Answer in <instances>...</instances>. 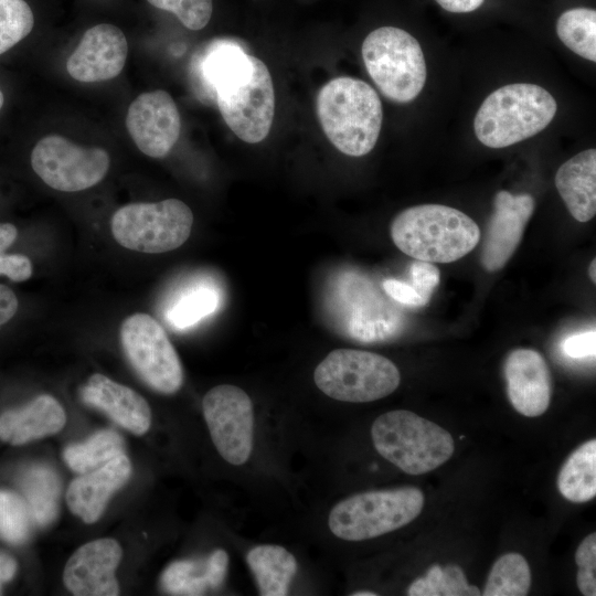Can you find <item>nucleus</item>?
Wrapping results in <instances>:
<instances>
[{
  "mask_svg": "<svg viewBox=\"0 0 596 596\" xmlns=\"http://www.w3.org/2000/svg\"><path fill=\"white\" fill-rule=\"evenodd\" d=\"M317 115L330 142L351 157L368 155L375 146L382 126V103L368 83L340 76L318 92Z\"/></svg>",
  "mask_w": 596,
  "mask_h": 596,
  "instance_id": "nucleus-1",
  "label": "nucleus"
},
{
  "mask_svg": "<svg viewBox=\"0 0 596 596\" xmlns=\"http://www.w3.org/2000/svg\"><path fill=\"white\" fill-rule=\"evenodd\" d=\"M391 237L404 254L428 263H451L480 241L477 223L464 212L422 204L403 210L391 224Z\"/></svg>",
  "mask_w": 596,
  "mask_h": 596,
  "instance_id": "nucleus-2",
  "label": "nucleus"
},
{
  "mask_svg": "<svg viewBox=\"0 0 596 596\" xmlns=\"http://www.w3.org/2000/svg\"><path fill=\"white\" fill-rule=\"evenodd\" d=\"M556 109L554 97L543 87L508 84L482 102L473 121L475 134L489 148L509 147L546 128Z\"/></svg>",
  "mask_w": 596,
  "mask_h": 596,
  "instance_id": "nucleus-3",
  "label": "nucleus"
},
{
  "mask_svg": "<svg viewBox=\"0 0 596 596\" xmlns=\"http://www.w3.org/2000/svg\"><path fill=\"white\" fill-rule=\"evenodd\" d=\"M326 309L338 329L365 343L396 337L406 322L403 312L369 278L351 270L330 281Z\"/></svg>",
  "mask_w": 596,
  "mask_h": 596,
  "instance_id": "nucleus-4",
  "label": "nucleus"
},
{
  "mask_svg": "<svg viewBox=\"0 0 596 596\" xmlns=\"http://www.w3.org/2000/svg\"><path fill=\"white\" fill-rule=\"evenodd\" d=\"M371 436L383 458L415 476L441 466L455 448L446 429L405 409L380 415L372 424Z\"/></svg>",
  "mask_w": 596,
  "mask_h": 596,
  "instance_id": "nucleus-5",
  "label": "nucleus"
},
{
  "mask_svg": "<svg viewBox=\"0 0 596 596\" xmlns=\"http://www.w3.org/2000/svg\"><path fill=\"white\" fill-rule=\"evenodd\" d=\"M214 103L236 137L248 143L264 140L275 114L274 86L266 64L249 54L243 65L215 85Z\"/></svg>",
  "mask_w": 596,
  "mask_h": 596,
  "instance_id": "nucleus-6",
  "label": "nucleus"
},
{
  "mask_svg": "<svg viewBox=\"0 0 596 596\" xmlns=\"http://www.w3.org/2000/svg\"><path fill=\"white\" fill-rule=\"evenodd\" d=\"M423 507L424 493L415 487L366 491L338 502L328 525L339 539L363 541L408 524Z\"/></svg>",
  "mask_w": 596,
  "mask_h": 596,
  "instance_id": "nucleus-7",
  "label": "nucleus"
},
{
  "mask_svg": "<svg viewBox=\"0 0 596 596\" xmlns=\"http://www.w3.org/2000/svg\"><path fill=\"white\" fill-rule=\"evenodd\" d=\"M365 68L381 93L396 103H409L426 82V63L418 41L405 30L382 26L362 43Z\"/></svg>",
  "mask_w": 596,
  "mask_h": 596,
  "instance_id": "nucleus-8",
  "label": "nucleus"
},
{
  "mask_svg": "<svg viewBox=\"0 0 596 596\" xmlns=\"http://www.w3.org/2000/svg\"><path fill=\"white\" fill-rule=\"evenodd\" d=\"M318 389L342 402L366 403L392 394L401 374L387 358L363 350L337 349L315 369Z\"/></svg>",
  "mask_w": 596,
  "mask_h": 596,
  "instance_id": "nucleus-9",
  "label": "nucleus"
},
{
  "mask_svg": "<svg viewBox=\"0 0 596 596\" xmlns=\"http://www.w3.org/2000/svg\"><path fill=\"white\" fill-rule=\"evenodd\" d=\"M193 224L191 209L181 200L130 203L111 217L114 238L125 248L159 254L173 251L189 238Z\"/></svg>",
  "mask_w": 596,
  "mask_h": 596,
  "instance_id": "nucleus-10",
  "label": "nucleus"
},
{
  "mask_svg": "<svg viewBox=\"0 0 596 596\" xmlns=\"http://www.w3.org/2000/svg\"><path fill=\"white\" fill-rule=\"evenodd\" d=\"M124 352L137 374L152 390L175 393L183 383L179 355L162 326L147 313H134L120 327Z\"/></svg>",
  "mask_w": 596,
  "mask_h": 596,
  "instance_id": "nucleus-11",
  "label": "nucleus"
},
{
  "mask_svg": "<svg viewBox=\"0 0 596 596\" xmlns=\"http://www.w3.org/2000/svg\"><path fill=\"white\" fill-rule=\"evenodd\" d=\"M109 156L100 148L79 147L58 135H49L34 146L31 166L52 189L86 190L100 182L109 169Z\"/></svg>",
  "mask_w": 596,
  "mask_h": 596,
  "instance_id": "nucleus-12",
  "label": "nucleus"
},
{
  "mask_svg": "<svg viewBox=\"0 0 596 596\" xmlns=\"http://www.w3.org/2000/svg\"><path fill=\"white\" fill-rule=\"evenodd\" d=\"M202 409L212 441L227 462L245 464L252 453L254 413L251 397L241 387L222 384L203 397Z\"/></svg>",
  "mask_w": 596,
  "mask_h": 596,
  "instance_id": "nucleus-13",
  "label": "nucleus"
},
{
  "mask_svg": "<svg viewBox=\"0 0 596 596\" xmlns=\"http://www.w3.org/2000/svg\"><path fill=\"white\" fill-rule=\"evenodd\" d=\"M126 127L142 153L163 158L179 139L181 117L170 94L157 89L140 94L130 104Z\"/></svg>",
  "mask_w": 596,
  "mask_h": 596,
  "instance_id": "nucleus-14",
  "label": "nucleus"
},
{
  "mask_svg": "<svg viewBox=\"0 0 596 596\" xmlns=\"http://www.w3.org/2000/svg\"><path fill=\"white\" fill-rule=\"evenodd\" d=\"M531 194L499 191L488 223L481 251V263L488 272L501 269L519 246L524 228L534 211Z\"/></svg>",
  "mask_w": 596,
  "mask_h": 596,
  "instance_id": "nucleus-15",
  "label": "nucleus"
},
{
  "mask_svg": "<svg viewBox=\"0 0 596 596\" xmlns=\"http://www.w3.org/2000/svg\"><path fill=\"white\" fill-rule=\"evenodd\" d=\"M121 556V547L114 539H98L82 545L64 567L65 587L77 596L118 595L115 572Z\"/></svg>",
  "mask_w": 596,
  "mask_h": 596,
  "instance_id": "nucleus-16",
  "label": "nucleus"
},
{
  "mask_svg": "<svg viewBox=\"0 0 596 596\" xmlns=\"http://www.w3.org/2000/svg\"><path fill=\"white\" fill-rule=\"evenodd\" d=\"M128 43L123 31L108 23L88 29L66 62L68 74L84 83L111 79L123 71Z\"/></svg>",
  "mask_w": 596,
  "mask_h": 596,
  "instance_id": "nucleus-17",
  "label": "nucleus"
},
{
  "mask_svg": "<svg viewBox=\"0 0 596 596\" xmlns=\"http://www.w3.org/2000/svg\"><path fill=\"white\" fill-rule=\"evenodd\" d=\"M503 373L513 408L523 416L546 412L551 400V374L546 361L533 349L519 348L505 358Z\"/></svg>",
  "mask_w": 596,
  "mask_h": 596,
  "instance_id": "nucleus-18",
  "label": "nucleus"
},
{
  "mask_svg": "<svg viewBox=\"0 0 596 596\" xmlns=\"http://www.w3.org/2000/svg\"><path fill=\"white\" fill-rule=\"evenodd\" d=\"M130 473L131 465L125 453L94 470L81 473L66 492L70 510L86 523L96 522L109 498L126 483Z\"/></svg>",
  "mask_w": 596,
  "mask_h": 596,
  "instance_id": "nucleus-19",
  "label": "nucleus"
},
{
  "mask_svg": "<svg viewBox=\"0 0 596 596\" xmlns=\"http://www.w3.org/2000/svg\"><path fill=\"white\" fill-rule=\"evenodd\" d=\"M81 396L86 404L103 411L132 434L142 435L150 427L151 409L147 401L104 374H93L82 387Z\"/></svg>",
  "mask_w": 596,
  "mask_h": 596,
  "instance_id": "nucleus-20",
  "label": "nucleus"
},
{
  "mask_svg": "<svg viewBox=\"0 0 596 596\" xmlns=\"http://www.w3.org/2000/svg\"><path fill=\"white\" fill-rule=\"evenodd\" d=\"M66 422L61 404L51 395H40L19 409L0 415V438L23 445L60 432Z\"/></svg>",
  "mask_w": 596,
  "mask_h": 596,
  "instance_id": "nucleus-21",
  "label": "nucleus"
},
{
  "mask_svg": "<svg viewBox=\"0 0 596 596\" xmlns=\"http://www.w3.org/2000/svg\"><path fill=\"white\" fill-rule=\"evenodd\" d=\"M555 187L572 216L588 222L596 214V150L587 149L556 171Z\"/></svg>",
  "mask_w": 596,
  "mask_h": 596,
  "instance_id": "nucleus-22",
  "label": "nucleus"
},
{
  "mask_svg": "<svg viewBox=\"0 0 596 596\" xmlns=\"http://www.w3.org/2000/svg\"><path fill=\"white\" fill-rule=\"evenodd\" d=\"M246 562L253 572L259 594L285 596L297 572L295 556L280 545L263 544L251 549Z\"/></svg>",
  "mask_w": 596,
  "mask_h": 596,
  "instance_id": "nucleus-23",
  "label": "nucleus"
},
{
  "mask_svg": "<svg viewBox=\"0 0 596 596\" xmlns=\"http://www.w3.org/2000/svg\"><path fill=\"white\" fill-rule=\"evenodd\" d=\"M561 494L575 503L587 502L596 496V440L576 448L562 466L557 477Z\"/></svg>",
  "mask_w": 596,
  "mask_h": 596,
  "instance_id": "nucleus-24",
  "label": "nucleus"
},
{
  "mask_svg": "<svg viewBox=\"0 0 596 596\" xmlns=\"http://www.w3.org/2000/svg\"><path fill=\"white\" fill-rule=\"evenodd\" d=\"M219 305L220 292L215 286L196 281L178 292L166 309L164 319L171 327L183 330L215 312Z\"/></svg>",
  "mask_w": 596,
  "mask_h": 596,
  "instance_id": "nucleus-25",
  "label": "nucleus"
},
{
  "mask_svg": "<svg viewBox=\"0 0 596 596\" xmlns=\"http://www.w3.org/2000/svg\"><path fill=\"white\" fill-rule=\"evenodd\" d=\"M21 485L31 518L41 525L52 522L57 513L60 496L56 473L47 467H32L24 473Z\"/></svg>",
  "mask_w": 596,
  "mask_h": 596,
  "instance_id": "nucleus-26",
  "label": "nucleus"
},
{
  "mask_svg": "<svg viewBox=\"0 0 596 596\" xmlns=\"http://www.w3.org/2000/svg\"><path fill=\"white\" fill-rule=\"evenodd\" d=\"M556 33L564 45L577 55L596 61V11L573 8L564 11L556 22Z\"/></svg>",
  "mask_w": 596,
  "mask_h": 596,
  "instance_id": "nucleus-27",
  "label": "nucleus"
},
{
  "mask_svg": "<svg viewBox=\"0 0 596 596\" xmlns=\"http://www.w3.org/2000/svg\"><path fill=\"white\" fill-rule=\"evenodd\" d=\"M120 454H124L121 436L114 430H100L82 444L66 447L63 456L72 470L85 473Z\"/></svg>",
  "mask_w": 596,
  "mask_h": 596,
  "instance_id": "nucleus-28",
  "label": "nucleus"
},
{
  "mask_svg": "<svg viewBox=\"0 0 596 596\" xmlns=\"http://www.w3.org/2000/svg\"><path fill=\"white\" fill-rule=\"evenodd\" d=\"M531 586L526 560L518 553H507L493 564L483 589L485 596H525Z\"/></svg>",
  "mask_w": 596,
  "mask_h": 596,
  "instance_id": "nucleus-29",
  "label": "nucleus"
},
{
  "mask_svg": "<svg viewBox=\"0 0 596 596\" xmlns=\"http://www.w3.org/2000/svg\"><path fill=\"white\" fill-rule=\"evenodd\" d=\"M409 596H479L478 587L469 585L461 567L433 565L425 576L416 578L408 587Z\"/></svg>",
  "mask_w": 596,
  "mask_h": 596,
  "instance_id": "nucleus-30",
  "label": "nucleus"
},
{
  "mask_svg": "<svg viewBox=\"0 0 596 596\" xmlns=\"http://www.w3.org/2000/svg\"><path fill=\"white\" fill-rule=\"evenodd\" d=\"M33 24V12L24 0H0V55L29 35Z\"/></svg>",
  "mask_w": 596,
  "mask_h": 596,
  "instance_id": "nucleus-31",
  "label": "nucleus"
},
{
  "mask_svg": "<svg viewBox=\"0 0 596 596\" xmlns=\"http://www.w3.org/2000/svg\"><path fill=\"white\" fill-rule=\"evenodd\" d=\"M163 588L174 595H201L209 587L206 561H178L162 574Z\"/></svg>",
  "mask_w": 596,
  "mask_h": 596,
  "instance_id": "nucleus-32",
  "label": "nucleus"
},
{
  "mask_svg": "<svg viewBox=\"0 0 596 596\" xmlns=\"http://www.w3.org/2000/svg\"><path fill=\"white\" fill-rule=\"evenodd\" d=\"M30 519L24 499L0 490V538L13 544L24 542L30 532Z\"/></svg>",
  "mask_w": 596,
  "mask_h": 596,
  "instance_id": "nucleus-33",
  "label": "nucleus"
},
{
  "mask_svg": "<svg viewBox=\"0 0 596 596\" xmlns=\"http://www.w3.org/2000/svg\"><path fill=\"white\" fill-rule=\"evenodd\" d=\"M160 10L173 13L188 29L196 31L203 29L210 21L212 0H147Z\"/></svg>",
  "mask_w": 596,
  "mask_h": 596,
  "instance_id": "nucleus-34",
  "label": "nucleus"
},
{
  "mask_svg": "<svg viewBox=\"0 0 596 596\" xmlns=\"http://www.w3.org/2000/svg\"><path fill=\"white\" fill-rule=\"evenodd\" d=\"M18 235L17 227L10 223H0V275L13 281H24L32 275L31 260L20 254H6Z\"/></svg>",
  "mask_w": 596,
  "mask_h": 596,
  "instance_id": "nucleus-35",
  "label": "nucleus"
},
{
  "mask_svg": "<svg viewBox=\"0 0 596 596\" xmlns=\"http://www.w3.org/2000/svg\"><path fill=\"white\" fill-rule=\"evenodd\" d=\"M578 566L576 583L585 596L596 595V533L587 535L578 545L575 553Z\"/></svg>",
  "mask_w": 596,
  "mask_h": 596,
  "instance_id": "nucleus-36",
  "label": "nucleus"
},
{
  "mask_svg": "<svg viewBox=\"0 0 596 596\" xmlns=\"http://www.w3.org/2000/svg\"><path fill=\"white\" fill-rule=\"evenodd\" d=\"M411 277L413 280L412 286L421 297L428 302L435 288L439 284V269L433 263L416 259V262L411 265Z\"/></svg>",
  "mask_w": 596,
  "mask_h": 596,
  "instance_id": "nucleus-37",
  "label": "nucleus"
},
{
  "mask_svg": "<svg viewBox=\"0 0 596 596\" xmlns=\"http://www.w3.org/2000/svg\"><path fill=\"white\" fill-rule=\"evenodd\" d=\"M595 330L578 332L567 337L563 343V352L572 359H584L595 355Z\"/></svg>",
  "mask_w": 596,
  "mask_h": 596,
  "instance_id": "nucleus-38",
  "label": "nucleus"
},
{
  "mask_svg": "<svg viewBox=\"0 0 596 596\" xmlns=\"http://www.w3.org/2000/svg\"><path fill=\"white\" fill-rule=\"evenodd\" d=\"M382 286L386 296L401 305L423 307L427 304L412 285L402 280L389 278L383 281Z\"/></svg>",
  "mask_w": 596,
  "mask_h": 596,
  "instance_id": "nucleus-39",
  "label": "nucleus"
},
{
  "mask_svg": "<svg viewBox=\"0 0 596 596\" xmlns=\"http://www.w3.org/2000/svg\"><path fill=\"white\" fill-rule=\"evenodd\" d=\"M228 564V555L222 550H215L206 560V576L209 587L215 589L225 579Z\"/></svg>",
  "mask_w": 596,
  "mask_h": 596,
  "instance_id": "nucleus-40",
  "label": "nucleus"
},
{
  "mask_svg": "<svg viewBox=\"0 0 596 596\" xmlns=\"http://www.w3.org/2000/svg\"><path fill=\"white\" fill-rule=\"evenodd\" d=\"M18 310V299L14 292L0 284V326L8 322Z\"/></svg>",
  "mask_w": 596,
  "mask_h": 596,
  "instance_id": "nucleus-41",
  "label": "nucleus"
},
{
  "mask_svg": "<svg viewBox=\"0 0 596 596\" xmlns=\"http://www.w3.org/2000/svg\"><path fill=\"white\" fill-rule=\"evenodd\" d=\"M446 11L454 13H467L481 7L485 0H436Z\"/></svg>",
  "mask_w": 596,
  "mask_h": 596,
  "instance_id": "nucleus-42",
  "label": "nucleus"
},
{
  "mask_svg": "<svg viewBox=\"0 0 596 596\" xmlns=\"http://www.w3.org/2000/svg\"><path fill=\"white\" fill-rule=\"evenodd\" d=\"M17 572V562L10 555L0 552V579L10 582Z\"/></svg>",
  "mask_w": 596,
  "mask_h": 596,
  "instance_id": "nucleus-43",
  "label": "nucleus"
},
{
  "mask_svg": "<svg viewBox=\"0 0 596 596\" xmlns=\"http://www.w3.org/2000/svg\"><path fill=\"white\" fill-rule=\"evenodd\" d=\"M588 274H589L590 280L595 284L596 283V260L595 259H593L592 263L589 264Z\"/></svg>",
  "mask_w": 596,
  "mask_h": 596,
  "instance_id": "nucleus-44",
  "label": "nucleus"
},
{
  "mask_svg": "<svg viewBox=\"0 0 596 596\" xmlns=\"http://www.w3.org/2000/svg\"><path fill=\"white\" fill-rule=\"evenodd\" d=\"M352 596H376V593H373L370 590H359V592L352 593Z\"/></svg>",
  "mask_w": 596,
  "mask_h": 596,
  "instance_id": "nucleus-45",
  "label": "nucleus"
},
{
  "mask_svg": "<svg viewBox=\"0 0 596 596\" xmlns=\"http://www.w3.org/2000/svg\"><path fill=\"white\" fill-rule=\"evenodd\" d=\"M3 102H4V97H3V94H2V92L0 89V109H1V107L3 105Z\"/></svg>",
  "mask_w": 596,
  "mask_h": 596,
  "instance_id": "nucleus-46",
  "label": "nucleus"
},
{
  "mask_svg": "<svg viewBox=\"0 0 596 596\" xmlns=\"http://www.w3.org/2000/svg\"><path fill=\"white\" fill-rule=\"evenodd\" d=\"M2 584H3V583H2L1 579H0V594H1V592H2Z\"/></svg>",
  "mask_w": 596,
  "mask_h": 596,
  "instance_id": "nucleus-47",
  "label": "nucleus"
}]
</instances>
